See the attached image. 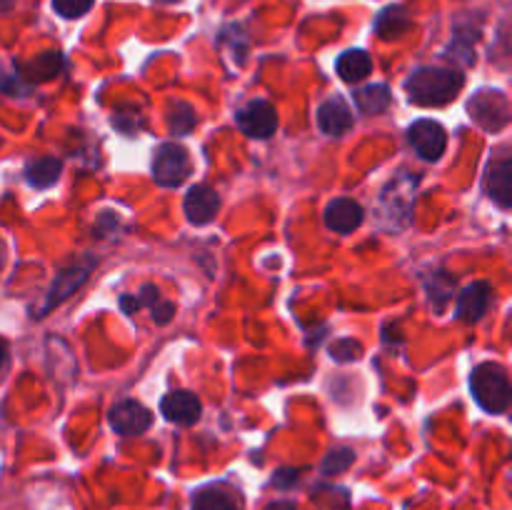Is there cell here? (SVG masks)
<instances>
[{
  "label": "cell",
  "instance_id": "5b68a950",
  "mask_svg": "<svg viewBox=\"0 0 512 510\" xmlns=\"http://www.w3.org/2000/svg\"><path fill=\"white\" fill-rule=\"evenodd\" d=\"M93 265H95V260L85 255V258L80 260V263H73V265H70V268L60 270V273L55 275L53 285H50V288H48V293H45L43 305H40V308H38V318H43V315L48 313V310L58 308V305L63 303V300H68L70 295H73L75 290H78L80 285L85 283V278H88V273H90V270H93Z\"/></svg>",
  "mask_w": 512,
  "mask_h": 510
},
{
  "label": "cell",
  "instance_id": "d4e9b609",
  "mask_svg": "<svg viewBox=\"0 0 512 510\" xmlns=\"http://www.w3.org/2000/svg\"><path fill=\"white\" fill-rule=\"evenodd\" d=\"M150 313H153V320L158 325H165L168 323V320H173V315H175V305L173 303H168V300H163L160 298L158 303L153 305V308H150Z\"/></svg>",
  "mask_w": 512,
  "mask_h": 510
},
{
  "label": "cell",
  "instance_id": "484cf974",
  "mask_svg": "<svg viewBox=\"0 0 512 510\" xmlns=\"http://www.w3.org/2000/svg\"><path fill=\"white\" fill-rule=\"evenodd\" d=\"M298 478H300L298 468H280L278 473L273 475V485L275 488H290V485H293Z\"/></svg>",
  "mask_w": 512,
  "mask_h": 510
},
{
  "label": "cell",
  "instance_id": "30bf717a",
  "mask_svg": "<svg viewBox=\"0 0 512 510\" xmlns=\"http://www.w3.org/2000/svg\"><path fill=\"white\" fill-rule=\"evenodd\" d=\"M220 195L210 185H193L185 195V215L193 225H208L218 215Z\"/></svg>",
  "mask_w": 512,
  "mask_h": 510
},
{
  "label": "cell",
  "instance_id": "83f0119b",
  "mask_svg": "<svg viewBox=\"0 0 512 510\" xmlns=\"http://www.w3.org/2000/svg\"><path fill=\"white\" fill-rule=\"evenodd\" d=\"M265 510H298V508H295L293 503H285V500H280V503H270Z\"/></svg>",
  "mask_w": 512,
  "mask_h": 510
},
{
  "label": "cell",
  "instance_id": "8992f818",
  "mask_svg": "<svg viewBox=\"0 0 512 510\" xmlns=\"http://www.w3.org/2000/svg\"><path fill=\"white\" fill-rule=\"evenodd\" d=\"M408 140L423 160H438L448 148V133L435 120H418L410 125Z\"/></svg>",
  "mask_w": 512,
  "mask_h": 510
},
{
  "label": "cell",
  "instance_id": "5bb4252c",
  "mask_svg": "<svg viewBox=\"0 0 512 510\" xmlns=\"http://www.w3.org/2000/svg\"><path fill=\"white\" fill-rule=\"evenodd\" d=\"M490 303V285L485 280H475L468 288H463L458 298V318L465 323H478L485 315Z\"/></svg>",
  "mask_w": 512,
  "mask_h": 510
},
{
  "label": "cell",
  "instance_id": "52a82bcc",
  "mask_svg": "<svg viewBox=\"0 0 512 510\" xmlns=\"http://www.w3.org/2000/svg\"><path fill=\"white\" fill-rule=\"evenodd\" d=\"M238 128L250 138H270L278 130V113L268 100H253L238 110Z\"/></svg>",
  "mask_w": 512,
  "mask_h": 510
},
{
  "label": "cell",
  "instance_id": "9c48e42d",
  "mask_svg": "<svg viewBox=\"0 0 512 510\" xmlns=\"http://www.w3.org/2000/svg\"><path fill=\"white\" fill-rule=\"evenodd\" d=\"M160 413L165 415V420L175 425H193L198 423L203 405H200L198 395L190 393V390H173L160 403Z\"/></svg>",
  "mask_w": 512,
  "mask_h": 510
},
{
  "label": "cell",
  "instance_id": "7402d4cb",
  "mask_svg": "<svg viewBox=\"0 0 512 510\" xmlns=\"http://www.w3.org/2000/svg\"><path fill=\"white\" fill-rule=\"evenodd\" d=\"M353 460H355V453L350 448H338V450H333V453H328L325 455V460H323V473L325 475H340V473H345V470L350 468V465H353Z\"/></svg>",
  "mask_w": 512,
  "mask_h": 510
},
{
  "label": "cell",
  "instance_id": "7c38bea8",
  "mask_svg": "<svg viewBox=\"0 0 512 510\" xmlns=\"http://www.w3.org/2000/svg\"><path fill=\"white\" fill-rule=\"evenodd\" d=\"M318 125L325 135H333V138L348 133L353 128V113H350L348 103L340 95L325 100L318 110Z\"/></svg>",
  "mask_w": 512,
  "mask_h": 510
},
{
  "label": "cell",
  "instance_id": "3957f363",
  "mask_svg": "<svg viewBox=\"0 0 512 510\" xmlns=\"http://www.w3.org/2000/svg\"><path fill=\"white\" fill-rule=\"evenodd\" d=\"M468 113L470 120H475L483 130L500 133L510 123V100L503 90L483 88L470 98Z\"/></svg>",
  "mask_w": 512,
  "mask_h": 510
},
{
  "label": "cell",
  "instance_id": "f546056e",
  "mask_svg": "<svg viewBox=\"0 0 512 510\" xmlns=\"http://www.w3.org/2000/svg\"><path fill=\"white\" fill-rule=\"evenodd\" d=\"M158 3H178V0H158Z\"/></svg>",
  "mask_w": 512,
  "mask_h": 510
},
{
  "label": "cell",
  "instance_id": "e0dca14e",
  "mask_svg": "<svg viewBox=\"0 0 512 510\" xmlns=\"http://www.w3.org/2000/svg\"><path fill=\"white\" fill-rule=\"evenodd\" d=\"M193 510H238V503L223 485H205L195 490Z\"/></svg>",
  "mask_w": 512,
  "mask_h": 510
},
{
  "label": "cell",
  "instance_id": "ba28073f",
  "mask_svg": "<svg viewBox=\"0 0 512 510\" xmlns=\"http://www.w3.org/2000/svg\"><path fill=\"white\" fill-rule=\"evenodd\" d=\"M150 423H153V415L138 400H123V403L110 410V428L118 435H125V438L143 435L150 428Z\"/></svg>",
  "mask_w": 512,
  "mask_h": 510
},
{
  "label": "cell",
  "instance_id": "4fadbf2b",
  "mask_svg": "<svg viewBox=\"0 0 512 510\" xmlns=\"http://www.w3.org/2000/svg\"><path fill=\"white\" fill-rule=\"evenodd\" d=\"M485 190L490 198L500 205V208H510L512 205V160L500 158L495 160L485 175Z\"/></svg>",
  "mask_w": 512,
  "mask_h": 510
},
{
  "label": "cell",
  "instance_id": "603a6c76",
  "mask_svg": "<svg viewBox=\"0 0 512 510\" xmlns=\"http://www.w3.org/2000/svg\"><path fill=\"white\" fill-rule=\"evenodd\" d=\"M330 355L338 363H350V360H358L363 355V345L353 338H340L330 345Z\"/></svg>",
  "mask_w": 512,
  "mask_h": 510
},
{
  "label": "cell",
  "instance_id": "f1b7e54d",
  "mask_svg": "<svg viewBox=\"0 0 512 510\" xmlns=\"http://www.w3.org/2000/svg\"><path fill=\"white\" fill-rule=\"evenodd\" d=\"M13 3L15 0H0V10H10L13 8Z\"/></svg>",
  "mask_w": 512,
  "mask_h": 510
},
{
  "label": "cell",
  "instance_id": "44dd1931",
  "mask_svg": "<svg viewBox=\"0 0 512 510\" xmlns=\"http://www.w3.org/2000/svg\"><path fill=\"white\" fill-rule=\"evenodd\" d=\"M193 125H195L193 105L183 103V100H175V103L170 105V130H173V135L190 133Z\"/></svg>",
  "mask_w": 512,
  "mask_h": 510
},
{
  "label": "cell",
  "instance_id": "4316f807",
  "mask_svg": "<svg viewBox=\"0 0 512 510\" xmlns=\"http://www.w3.org/2000/svg\"><path fill=\"white\" fill-rule=\"evenodd\" d=\"M5 363H8V345H5V340L0 338V373H3Z\"/></svg>",
  "mask_w": 512,
  "mask_h": 510
},
{
  "label": "cell",
  "instance_id": "9a60e30c",
  "mask_svg": "<svg viewBox=\"0 0 512 510\" xmlns=\"http://www.w3.org/2000/svg\"><path fill=\"white\" fill-rule=\"evenodd\" d=\"M335 70H338V75L345 83H358L365 75H370L373 60H370V55L365 50H345L338 58V63H335Z\"/></svg>",
  "mask_w": 512,
  "mask_h": 510
},
{
  "label": "cell",
  "instance_id": "ac0fdd59",
  "mask_svg": "<svg viewBox=\"0 0 512 510\" xmlns=\"http://www.w3.org/2000/svg\"><path fill=\"white\" fill-rule=\"evenodd\" d=\"M60 173H63V163H60L58 158H38L33 160V163H28V168H25V178H28V183L38 190L50 188L53 183H58Z\"/></svg>",
  "mask_w": 512,
  "mask_h": 510
},
{
  "label": "cell",
  "instance_id": "8fae6325",
  "mask_svg": "<svg viewBox=\"0 0 512 510\" xmlns=\"http://www.w3.org/2000/svg\"><path fill=\"white\" fill-rule=\"evenodd\" d=\"M363 218V205L353 198H338L325 208V225L335 233H353L360 228Z\"/></svg>",
  "mask_w": 512,
  "mask_h": 510
},
{
  "label": "cell",
  "instance_id": "2e32d148",
  "mask_svg": "<svg viewBox=\"0 0 512 510\" xmlns=\"http://www.w3.org/2000/svg\"><path fill=\"white\" fill-rule=\"evenodd\" d=\"M390 100V88L383 83H375V85H365V88L355 90V105L360 108V113L365 115H378L383 110H388Z\"/></svg>",
  "mask_w": 512,
  "mask_h": 510
},
{
  "label": "cell",
  "instance_id": "6da1fadb",
  "mask_svg": "<svg viewBox=\"0 0 512 510\" xmlns=\"http://www.w3.org/2000/svg\"><path fill=\"white\" fill-rule=\"evenodd\" d=\"M465 78L460 70L453 68H418L408 80H405V93H408L410 103L425 105H445L450 100L458 98L463 90Z\"/></svg>",
  "mask_w": 512,
  "mask_h": 510
},
{
  "label": "cell",
  "instance_id": "cb8c5ba5",
  "mask_svg": "<svg viewBox=\"0 0 512 510\" xmlns=\"http://www.w3.org/2000/svg\"><path fill=\"white\" fill-rule=\"evenodd\" d=\"M93 5V0H53L55 13L63 15V18H80L85 15Z\"/></svg>",
  "mask_w": 512,
  "mask_h": 510
},
{
  "label": "cell",
  "instance_id": "ffe728a7",
  "mask_svg": "<svg viewBox=\"0 0 512 510\" xmlns=\"http://www.w3.org/2000/svg\"><path fill=\"white\" fill-rule=\"evenodd\" d=\"M425 285H428V293H430V300H433V303H435V310H443L445 303H448V300L453 298L455 280L450 278V275L445 273V270H438V273L428 275Z\"/></svg>",
  "mask_w": 512,
  "mask_h": 510
},
{
  "label": "cell",
  "instance_id": "277c9868",
  "mask_svg": "<svg viewBox=\"0 0 512 510\" xmlns=\"http://www.w3.org/2000/svg\"><path fill=\"white\" fill-rule=\"evenodd\" d=\"M190 175V155L183 145L163 143L153 155V178L163 188H178Z\"/></svg>",
  "mask_w": 512,
  "mask_h": 510
},
{
  "label": "cell",
  "instance_id": "d6986e66",
  "mask_svg": "<svg viewBox=\"0 0 512 510\" xmlns=\"http://www.w3.org/2000/svg\"><path fill=\"white\" fill-rule=\"evenodd\" d=\"M408 28H410V18H408V10H405L403 5H390V8H385L383 13L378 15V23H375V30H378L380 38L385 40L400 38Z\"/></svg>",
  "mask_w": 512,
  "mask_h": 510
},
{
  "label": "cell",
  "instance_id": "7a4b0ae2",
  "mask_svg": "<svg viewBox=\"0 0 512 510\" xmlns=\"http://www.w3.org/2000/svg\"><path fill=\"white\" fill-rule=\"evenodd\" d=\"M470 390H473L475 400L488 413L500 415L508 410L510 405V378L505 373L503 365L498 363H480L470 375Z\"/></svg>",
  "mask_w": 512,
  "mask_h": 510
}]
</instances>
